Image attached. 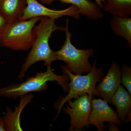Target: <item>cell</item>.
I'll list each match as a JSON object with an SVG mask.
<instances>
[{"instance_id": "6da1fadb", "label": "cell", "mask_w": 131, "mask_h": 131, "mask_svg": "<svg viewBox=\"0 0 131 131\" xmlns=\"http://www.w3.org/2000/svg\"><path fill=\"white\" fill-rule=\"evenodd\" d=\"M56 20L44 16L39 24L34 27L32 46L18 76L19 80H23L26 71L35 63L43 61L47 66L57 61L54 51L49 46V40L52 33L58 30L63 31L64 27L57 25Z\"/></svg>"}, {"instance_id": "7a4b0ae2", "label": "cell", "mask_w": 131, "mask_h": 131, "mask_svg": "<svg viewBox=\"0 0 131 131\" xmlns=\"http://www.w3.org/2000/svg\"><path fill=\"white\" fill-rule=\"evenodd\" d=\"M45 72L41 71L35 77L28 78L25 81L19 84H12L5 88H0V96L16 99L24 96L31 92H42L47 89L49 81H56L62 88L65 93L69 90L68 82L70 79L68 75L63 73L62 75L56 74L52 70L51 66H47Z\"/></svg>"}, {"instance_id": "3957f363", "label": "cell", "mask_w": 131, "mask_h": 131, "mask_svg": "<svg viewBox=\"0 0 131 131\" xmlns=\"http://www.w3.org/2000/svg\"><path fill=\"white\" fill-rule=\"evenodd\" d=\"M61 68L63 73L69 76L70 82L68 83L69 90L68 94L64 97L60 98L56 103L55 107L58 110V112L55 119L61 112L63 106L68 101L73 98L76 99L86 93L92 98H94V95L99 96L96 89V83L101 81L104 77L103 69L97 68L96 61L94 62L91 71L85 75L74 74L68 69L66 65L62 66Z\"/></svg>"}, {"instance_id": "277c9868", "label": "cell", "mask_w": 131, "mask_h": 131, "mask_svg": "<svg viewBox=\"0 0 131 131\" xmlns=\"http://www.w3.org/2000/svg\"><path fill=\"white\" fill-rule=\"evenodd\" d=\"M69 19L68 18L63 30L66 36L64 43L60 50L54 51L57 60L65 62L68 69L75 74L89 73L92 68L89 59L93 56L94 50L92 49H79L73 45L71 41L72 34L69 31Z\"/></svg>"}, {"instance_id": "5b68a950", "label": "cell", "mask_w": 131, "mask_h": 131, "mask_svg": "<svg viewBox=\"0 0 131 131\" xmlns=\"http://www.w3.org/2000/svg\"><path fill=\"white\" fill-rule=\"evenodd\" d=\"M43 17L8 23L0 39V46L13 50L28 51L32 45L34 27Z\"/></svg>"}, {"instance_id": "8992f818", "label": "cell", "mask_w": 131, "mask_h": 131, "mask_svg": "<svg viewBox=\"0 0 131 131\" xmlns=\"http://www.w3.org/2000/svg\"><path fill=\"white\" fill-rule=\"evenodd\" d=\"M92 98L86 93L79 96L75 100H69L67 101L69 106L66 105L63 110L70 116L69 123L70 126L69 130L81 131L84 127L89 126V119L92 110Z\"/></svg>"}, {"instance_id": "52a82bcc", "label": "cell", "mask_w": 131, "mask_h": 131, "mask_svg": "<svg viewBox=\"0 0 131 131\" xmlns=\"http://www.w3.org/2000/svg\"><path fill=\"white\" fill-rule=\"evenodd\" d=\"M27 6L23 15L19 20H26L38 17H49L57 19L64 16H69L75 19H80L81 15L76 7L71 5L62 10L50 9L45 6L38 0H26Z\"/></svg>"}, {"instance_id": "ba28073f", "label": "cell", "mask_w": 131, "mask_h": 131, "mask_svg": "<svg viewBox=\"0 0 131 131\" xmlns=\"http://www.w3.org/2000/svg\"><path fill=\"white\" fill-rule=\"evenodd\" d=\"M91 106L92 110L90 114L89 123V125L96 126L97 130H104L105 122L118 125L122 124L117 113L104 100L93 98L91 100Z\"/></svg>"}, {"instance_id": "9c48e42d", "label": "cell", "mask_w": 131, "mask_h": 131, "mask_svg": "<svg viewBox=\"0 0 131 131\" xmlns=\"http://www.w3.org/2000/svg\"><path fill=\"white\" fill-rule=\"evenodd\" d=\"M121 83V70L117 62L111 64L106 75L96 87L99 96L110 103L111 99Z\"/></svg>"}, {"instance_id": "30bf717a", "label": "cell", "mask_w": 131, "mask_h": 131, "mask_svg": "<svg viewBox=\"0 0 131 131\" xmlns=\"http://www.w3.org/2000/svg\"><path fill=\"white\" fill-rule=\"evenodd\" d=\"M42 4L51 5L55 1H59L64 4H71L76 7L80 15L86 16L90 19L98 20L103 16V12L96 3L90 0H39Z\"/></svg>"}, {"instance_id": "8fae6325", "label": "cell", "mask_w": 131, "mask_h": 131, "mask_svg": "<svg viewBox=\"0 0 131 131\" xmlns=\"http://www.w3.org/2000/svg\"><path fill=\"white\" fill-rule=\"evenodd\" d=\"M27 6L26 0H0V14L8 23L18 20Z\"/></svg>"}, {"instance_id": "7c38bea8", "label": "cell", "mask_w": 131, "mask_h": 131, "mask_svg": "<svg viewBox=\"0 0 131 131\" xmlns=\"http://www.w3.org/2000/svg\"><path fill=\"white\" fill-rule=\"evenodd\" d=\"M110 103L117 108V114L121 121H126L130 116L131 95L122 86H120L111 99Z\"/></svg>"}, {"instance_id": "4fadbf2b", "label": "cell", "mask_w": 131, "mask_h": 131, "mask_svg": "<svg viewBox=\"0 0 131 131\" xmlns=\"http://www.w3.org/2000/svg\"><path fill=\"white\" fill-rule=\"evenodd\" d=\"M110 27L115 35L120 36L127 41L131 47V18L113 15L110 20Z\"/></svg>"}, {"instance_id": "5bb4252c", "label": "cell", "mask_w": 131, "mask_h": 131, "mask_svg": "<svg viewBox=\"0 0 131 131\" xmlns=\"http://www.w3.org/2000/svg\"><path fill=\"white\" fill-rule=\"evenodd\" d=\"M103 8L112 15L129 17L131 15V0H107Z\"/></svg>"}, {"instance_id": "9a60e30c", "label": "cell", "mask_w": 131, "mask_h": 131, "mask_svg": "<svg viewBox=\"0 0 131 131\" xmlns=\"http://www.w3.org/2000/svg\"><path fill=\"white\" fill-rule=\"evenodd\" d=\"M121 83L131 94V68L126 64L122 65L121 70Z\"/></svg>"}, {"instance_id": "2e32d148", "label": "cell", "mask_w": 131, "mask_h": 131, "mask_svg": "<svg viewBox=\"0 0 131 131\" xmlns=\"http://www.w3.org/2000/svg\"><path fill=\"white\" fill-rule=\"evenodd\" d=\"M8 22L6 19L0 14V39Z\"/></svg>"}, {"instance_id": "e0dca14e", "label": "cell", "mask_w": 131, "mask_h": 131, "mask_svg": "<svg viewBox=\"0 0 131 131\" xmlns=\"http://www.w3.org/2000/svg\"><path fill=\"white\" fill-rule=\"evenodd\" d=\"M95 3L100 8H103V6L107 1V0H95Z\"/></svg>"}, {"instance_id": "ac0fdd59", "label": "cell", "mask_w": 131, "mask_h": 131, "mask_svg": "<svg viewBox=\"0 0 131 131\" xmlns=\"http://www.w3.org/2000/svg\"><path fill=\"white\" fill-rule=\"evenodd\" d=\"M107 127L110 131H119L118 129L116 126L115 124L110 123V124L108 125Z\"/></svg>"}, {"instance_id": "d6986e66", "label": "cell", "mask_w": 131, "mask_h": 131, "mask_svg": "<svg viewBox=\"0 0 131 131\" xmlns=\"http://www.w3.org/2000/svg\"><path fill=\"white\" fill-rule=\"evenodd\" d=\"M4 118L0 117V131H5Z\"/></svg>"}]
</instances>
